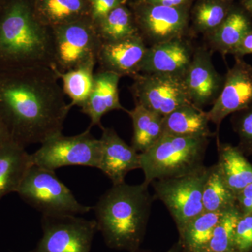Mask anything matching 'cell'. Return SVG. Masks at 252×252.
<instances>
[{
	"label": "cell",
	"instance_id": "5",
	"mask_svg": "<svg viewBox=\"0 0 252 252\" xmlns=\"http://www.w3.org/2000/svg\"><path fill=\"white\" fill-rule=\"evenodd\" d=\"M16 193L42 215H84L93 209L79 203L55 171L34 165L28 170Z\"/></svg>",
	"mask_w": 252,
	"mask_h": 252
},
{
	"label": "cell",
	"instance_id": "1",
	"mask_svg": "<svg viewBox=\"0 0 252 252\" xmlns=\"http://www.w3.org/2000/svg\"><path fill=\"white\" fill-rule=\"evenodd\" d=\"M59 80L45 66L0 69V121L12 142L26 148L62 132L72 108Z\"/></svg>",
	"mask_w": 252,
	"mask_h": 252
},
{
	"label": "cell",
	"instance_id": "6",
	"mask_svg": "<svg viewBox=\"0 0 252 252\" xmlns=\"http://www.w3.org/2000/svg\"><path fill=\"white\" fill-rule=\"evenodd\" d=\"M51 29L54 72H65L97 64L102 42L91 18Z\"/></svg>",
	"mask_w": 252,
	"mask_h": 252
},
{
	"label": "cell",
	"instance_id": "20",
	"mask_svg": "<svg viewBox=\"0 0 252 252\" xmlns=\"http://www.w3.org/2000/svg\"><path fill=\"white\" fill-rule=\"evenodd\" d=\"M34 9L39 22L49 28L91 18L89 0H34Z\"/></svg>",
	"mask_w": 252,
	"mask_h": 252
},
{
	"label": "cell",
	"instance_id": "14",
	"mask_svg": "<svg viewBox=\"0 0 252 252\" xmlns=\"http://www.w3.org/2000/svg\"><path fill=\"white\" fill-rule=\"evenodd\" d=\"M101 156L98 169L112 185L125 182L126 175L140 169V155L132 146L122 140L113 127L101 126Z\"/></svg>",
	"mask_w": 252,
	"mask_h": 252
},
{
	"label": "cell",
	"instance_id": "29",
	"mask_svg": "<svg viewBox=\"0 0 252 252\" xmlns=\"http://www.w3.org/2000/svg\"><path fill=\"white\" fill-rule=\"evenodd\" d=\"M241 215L237 205L225 211L203 252H234L235 227Z\"/></svg>",
	"mask_w": 252,
	"mask_h": 252
},
{
	"label": "cell",
	"instance_id": "27",
	"mask_svg": "<svg viewBox=\"0 0 252 252\" xmlns=\"http://www.w3.org/2000/svg\"><path fill=\"white\" fill-rule=\"evenodd\" d=\"M95 64H89L65 72H55L62 81L63 91L70 99L71 108L81 107L89 97L94 84Z\"/></svg>",
	"mask_w": 252,
	"mask_h": 252
},
{
	"label": "cell",
	"instance_id": "30",
	"mask_svg": "<svg viewBox=\"0 0 252 252\" xmlns=\"http://www.w3.org/2000/svg\"><path fill=\"white\" fill-rule=\"evenodd\" d=\"M230 122L238 136V147L246 157L252 155V104L232 114Z\"/></svg>",
	"mask_w": 252,
	"mask_h": 252
},
{
	"label": "cell",
	"instance_id": "3",
	"mask_svg": "<svg viewBox=\"0 0 252 252\" xmlns=\"http://www.w3.org/2000/svg\"><path fill=\"white\" fill-rule=\"evenodd\" d=\"M52 64L51 29L36 17L34 0H0V69Z\"/></svg>",
	"mask_w": 252,
	"mask_h": 252
},
{
	"label": "cell",
	"instance_id": "26",
	"mask_svg": "<svg viewBox=\"0 0 252 252\" xmlns=\"http://www.w3.org/2000/svg\"><path fill=\"white\" fill-rule=\"evenodd\" d=\"M204 212H224L236 206V195L227 186L217 163L209 167L204 185Z\"/></svg>",
	"mask_w": 252,
	"mask_h": 252
},
{
	"label": "cell",
	"instance_id": "16",
	"mask_svg": "<svg viewBox=\"0 0 252 252\" xmlns=\"http://www.w3.org/2000/svg\"><path fill=\"white\" fill-rule=\"evenodd\" d=\"M194 51L183 39H174L148 48L140 73L164 74L183 79Z\"/></svg>",
	"mask_w": 252,
	"mask_h": 252
},
{
	"label": "cell",
	"instance_id": "25",
	"mask_svg": "<svg viewBox=\"0 0 252 252\" xmlns=\"http://www.w3.org/2000/svg\"><path fill=\"white\" fill-rule=\"evenodd\" d=\"M94 23L102 43L115 42L139 34L133 14L124 4Z\"/></svg>",
	"mask_w": 252,
	"mask_h": 252
},
{
	"label": "cell",
	"instance_id": "24",
	"mask_svg": "<svg viewBox=\"0 0 252 252\" xmlns=\"http://www.w3.org/2000/svg\"><path fill=\"white\" fill-rule=\"evenodd\" d=\"M225 212H203L190 220L179 231L182 252H203Z\"/></svg>",
	"mask_w": 252,
	"mask_h": 252
},
{
	"label": "cell",
	"instance_id": "19",
	"mask_svg": "<svg viewBox=\"0 0 252 252\" xmlns=\"http://www.w3.org/2000/svg\"><path fill=\"white\" fill-rule=\"evenodd\" d=\"M207 112L193 104L182 106L163 117L162 135L210 138L215 134L209 127Z\"/></svg>",
	"mask_w": 252,
	"mask_h": 252
},
{
	"label": "cell",
	"instance_id": "15",
	"mask_svg": "<svg viewBox=\"0 0 252 252\" xmlns=\"http://www.w3.org/2000/svg\"><path fill=\"white\" fill-rule=\"evenodd\" d=\"M147 49L140 34L115 42L102 43L97 56L98 70L133 77L140 73Z\"/></svg>",
	"mask_w": 252,
	"mask_h": 252
},
{
	"label": "cell",
	"instance_id": "10",
	"mask_svg": "<svg viewBox=\"0 0 252 252\" xmlns=\"http://www.w3.org/2000/svg\"><path fill=\"white\" fill-rule=\"evenodd\" d=\"M130 86L135 104L165 117L176 109L192 104L185 81L164 74L139 73Z\"/></svg>",
	"mask_w": 252,
	"mask_h": 252
},
{
	"label": "cell",
	"instance_id": "38",
	"mask_svg": "<svg viewBox=\"0 0 252 252\" xmlns=\"http://www.w3.org/2000/svg\"><path fill=\"white\" fill-rule=\"evenodd\" d=\"M182 252V248H181V246L179 243L175 244L172 247L170 250H167V252ZM132 252H148L146 251H142L140 249L139 250H136V251Z\"/></svg>",
	"mask_w": 252,
	"mask_h": 252
},
{
	"label": "cell",
	"instance_id": "11",
	"mask_svg": "<svg viewBox=\"0 0 252 252\" xmlns=\"http://www.w3.org/2000/svg\"><path fill=\"white\" fill-rule=\"evenodd\" d=\"M132 14L139 34L152 46L183 39L189 25V8L167 7L138 0Z\"/></svg>",
	"mask_w": 252,
	"mask_h": 252
},
{
	"label": "cell",
	"instance_id": "2",
	"mask_svg": "<svg viewBox=\"0 0 252 252\" xmlns=\"http://www.w3.org/2000/svg\"><path fill=\"white\" fill-rule=\"evenodd\" d=\"M148 184L112 185L94 208L97 230L108 248L129 252L143 242L154 197Z\"/></svg>",
	"mask_w": 252,
	"mask_h": 252
},
{
	"label": "cell",
	"instance_id": "12",
	"mask_svg": "<svg viewBox=\"0 0 252 252\" xmlns=\"http://www.w3.org/2000/svg\"><path fill=\"white\" fill-rule=\"evenodd\" d=\"M252 104V66L243 58L235 57L233 67L228 69L220 95L207 112V118L217 126L230 114Z\"/></svg>",
	"mask_w": 252,
	"mask_h": 252
},
{
	"label": "cell",
	"instance_id": "21",
	"mask_svg": "<svg viewBox=\"0 0 252 252\" xmlns=\"http://www.w3.org/2000/svg\"><path fill=\"white\" fill-rule=\"evenodd\" d=\"M217 165L227 186L237 195L252 182V165L238 146L217 141Z\"/></svg>",
	"mask_w": 252,
	"mask_h": 252
},
{
	"label": "cell",
	"instance_id": "34",
	"mask_svg": "<svg viewBox=\"0 0 252 252\" xmlns=\"http://www.w3.org/2000/svg\"><path fill=\"white\" fill-rule=\"evenodd\" d=\"M252 54V31L245 35L243 40L235 48L232 55L235 57L243 58L244 56Z\"/></svg>",
	"mask_w": 252,
	"mask_h": 252
},
{
	"label": "cell",
	"instance_id": "8",
	"mask_svg": "<svg viewBox=\"0 0 252 252\" xmlns=\"http://www.w3.org/2000/svg\"><path fill=\"white\" fill-rule=\"evenodd\" d=\"M100 156V141L88 128L77 135L64 136L61 132L49 137L31 158L33 165L56 171L71 165L98 169Z\"/></svg>",
	"mask_w": 252,
	"mask_h": 252
},
{
	"label": "cell",
	"instance_id": "4",
	"mask_svg": "<svg viewBox=\"0 0 252 252\" xmlns=\"http://www.w3.org/2000/svg\"><path fill=\"white\" fill-rule=\"evenodd\" d=\"M209 139L162 135L140 155L144 182L182 177L203 168Z\"/></svg>",
	"mask_w": 252,
	"mask_h": 252
},
{
	"label": "cell",
	"instance_id": "37",
	"mask_svg": "<svg viewBox=\"0 0 252 252\" xmlns=\"http://www.w3.org/2000/svg\"><path fill=\"white\" fill-rule=\"evenodd\" d=\"M243 9L248 14L252 15V0H240Z\"/></svg>",
	"mask_w": 252,
	"mask_h": 252
},
{
	"label": "cell",
	"instance_id": "9",
	"mask_svg": "<svg viewBox=\"0 0 252 252\" xmlns=\"http://www.w3.org/2000/svg\"><path fill=\"white\" fill-rule=\"evenodd\" d=\"M41 224L42 237L35 248L23 252H91L98 231L95 220L77 215H42Z\"/></svg>",
	"mask_w": 252,
	"mask_h": 252
},
{
	"label": "cell",
	"instance_id": "36",
	"mask_svg": "<svg viewBox=\"0 0 252 252\" xmlns=\"http://www.w3.org/2000/svg\"><path fill=\"white\" fill-rule=\"evenodd\" d=\"M9 142H12V141L10 138L9 134H8L7 131L5 128L2 123L0 121V147Z\"/></svg>",
	"mask_w": 252,
	"mask_h": 252
},
{
	"label": "cell",
	"instance_id": "7",
	"mask_svg": "<svg viewBox=\"0 0 252 252\" xmlns=\"http://www.w3.org/2000/svg\"><path fill=\"white\" fill-rule=\"evenodd\" d=\"M209 167L174 178L153 181L154 198L167 207L180 231L190 220L204 212V185Z\"/></svg>",
	"mask_w": 252,
	"mask_h": 252
},
{
	"label": "cell",
	"instance_id": "28",
	"mask_svg": "<svg viewBox=\"0 0 252 252\" xmlns=\"http://www.w3.org/2000/svg\"><path fill=\"white\" fill-rule=\"evenodd\" d=\"M234 7L229 0H200L193 11L195 29L209 35L223 22Z\"/></svg>",
	"mask_w": 252,
	"mask_h": 252
},
{
	"label": "cell",
	"instance_id": "18",
	"mask_svg": "<svg viewBox=\"0 0 252 252\" xmlns=\"http://www.w3.org/2000/svg\"><path fill=\"white\" fill-rule=\"evenodd\" d=\"M31 154L14 142L0 147V200L17 192L32 165Z\"/></svg>",
	"mask_w": 252,
	"mask_h": 252
},
{
	"label": "cell",
	"instance_id": "13",
	"mask_svg": "<svg viewBox=\"0 0 252 252\" xmlns=\"http://www.w3.org/2000/svg\"><path fill=\"white\" fill-rule=\"evenodd\" d=\"M184 81L192 104L203 109L216 101L223 88L224 78L215 69L210 51L198 48L194 51Z\"/></svg>",
	"mask_w": 252,
	"mask_h": 252
},
{
	"label": "cell",
	"instance_id": "35",
	"mask_svg": "<svg viewBox=\"0 0 252 252\" xmlns=\"http://www.w3.org/2000/svg\"><path fill=\"white\" fill-rule=\"evenodd\" d=\"M149 4L161 5L167 7L189 8L192 0H142Z\"/></svg>",
	"mask_w": 252,
	"mask_h": 252
},
{
	"label": "cell",
	"instance_id": "32",
	"mask_svg": "<svg viewBox=\"0 0 252 252\" xmlns=\"http://www.w3.org/2000/svg\"><path fill=\"white\" fill-rule=\"evenodd\" d=\"M91 5V19L98 21L113 9L125 4L126 0H89Z\"/></svg>",
	"mask_w": 252,
	"mask_h": 252
},
{
	"label": "cell",
	"instance_id": "17",
	"mask_svg": "<svg viewBox=\"0 0 252 252\" xmlns=\"http://www.w3.org/2000/svg\"><path fill=\"white\" fill-rule=\"evenodd\" d=\"M122 77L113 72L97 71L94 73L92 90L81 107L84 113L91 119V125L102 126L101 119L104 114L113 110H123L126 112L120 102L119 93V83Z\"/></svg>",
	"mask_w": 252,
	"mask_h": 252
},
{
	"label": "cell",
	"instance_id": "33",
	"mask_svg": "<svg viewBox=\"0 0 252 252\" xmlns=\"http://www.w3.org/2000/svg\"><path fill=\"white\" fill-rule=\"evenodd\" d=\"M236 204L242 214L252 213V182L237 193Z\"/></svg>",
	"mask_w": 252,
	"mask_h": 252
},
{
	"label": "cell",
	"instance_id": "22",
	"mask_svg": "<svg viewBox=\"0 0 252 252\" xmlns=\"http://www.w3.org/2000/svg\"><path fill=\"white\" fill-rule=\"evenodd\" d=\"M252 31V24L246 12L233 7L223 22L207 39L212 49L223 56L232 54L248 33Z\"/></svg>",
	"mask_w": 252,
	"mask_h": 252
},
{
	"label": "cell",
	"instance_id": "31",
	"mask_svg": "<svg viewBox=\"0 0 252 252\" xmlns=\"http://www.w3.org/2000/svg\"><path fill=\"white\" fill-rule=\"evenodd\" d=\"M234 252H252V213L242 214L235 227Z\"/></svg>",
	"mask_w": 252,
	"mask_h": 252
},
{
	"label": "cell",
	"instance_id": "23",
	"mask_svg": "<svg viewBox=\"0 0 252 252\" xmlns=\"http://www.w3.org/2000/svg\"><path fill=\"white\" fill-rule=\"evenodd\" d=\"M132 122V146L138 153H143L161 137L163 117L139 104L127 110Z\"/></svg>",
	"mask_w": 252,
	"mask_h": 252
}]
</instances>
